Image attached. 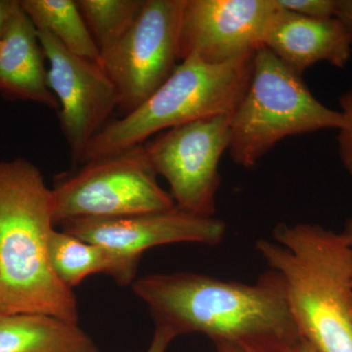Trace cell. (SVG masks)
Wrapping results in <instances>:
<instances>
[{
  "label": "cell",
  "mask_w": 352,
  "mask_h": 352,
  "mask_svg": "<svg viewBox=\"0 0 352 352\" xmlns=\"http://www.w3.org/2000/svg\"><path fill=\"white\" fill-rule=\"evenodd\" d=\"M38 31L47 32L73 54L101 64V53L76 0H19Z\"/></svg>",
  "instance_id": "cell-16"
},
{
  "label": "cell",
  "mask_w": 352,
  "mask_h": 352,
  "mask_svg": "<svg viewBox=\"0 0 352 352\" xmlns=\"http://www.w3.org/2000/svg\"><path fill=\"white\" fill-rule=\"evenodd\" d=\"M19 0H0V36Z\"/></svg>",
  "instance_id": "cell-21"
},
{
  "label": "cell",
  "mask_w": 352,
  "mask_h": 352,
  "mask_svg": "<svg viewBox=\"0 0 352 352\" xmlns=\"http://www.w3.org/2000/svg\"><path fill=\"white\" fill-rule=\"evenodd\" d=\"M50 259L58 279L71 289L90 275L101 273L113 277L120 285H131L140 261L138 256L113 251L56 229L50 236Z\"/></svg>",
  "instance_id": "cell-14"
},
{
  "label": "cell",
  "mask_w": 352,
  "mask_h": 352,
  "mask_svg": "<svg viewBox=\"0 0 352 352\" xmlns=\"http://www.w3.org/2000/svg\"><path fill=\"white\" fill-rule=\"evenodd\" d=\"M60 226L80 239L140 258L145 251L160 245H219L227 228L223 220L192 214L176 206L118 219L69 220Z\"/></svg>",
  "instance_id": "cell-11"
},
{
  "label": "cell",
  "mask_w": 352,
  "mask_h": 352,
  "mask_svg": "<svg viewBox=\"0 0 352 352\" xmlns=\"http://www.w3.org/2000/svg\"><path fill=\"white\" fill-rule=\"evenodd\" d=\"M214 344L217 352H245L242 346L230 342H217Z\"/></svg>",
  "instance_id": "cell-25"
},
{
  "label": "cell",
  "mask_w": 352,
  "mask_h": 352,
  "mask_svg": "<svg viewBox=\"0 0 352 352\" xmlns=\"http://www.w3.org/2000/svg\"><path fill=\"white\" fill-rule=\"evenodd\" d=\"M264 46L302 76L320 62L346 68L352 54V32L339 18L314 19L281 7L268 30Z\"/></svg>",
  "instance_id": "cell-12"
},
{
  "label": "cell",
  "mask_w": 352,
  "mask_h": 352,
  "mask_svg": "<svg viewBox=\"0 0 352 352\" xmlns=\"http://www.w3.org/2000/svg\"><path fill=\"white\" fill-rule=\"evenodd\" d=\"M55 226L69 220L118 219L175 207L157 182L144 145L98 157L56 176Z\"/></svg>",
  "instance_id": "cell-6"
},
{
  "label": "cell",
  "mask_w": 352,
  "mask_h": 352,
  "mask_svg": "<svg viewBox=\"0 0 352 352\" xmlns=\"http://www.w3.org/2000/svg\"><path fill=\"white\" fill-rule=\"evenodd\" d=\"M132 291L156 325L176 336L203 333L214 344H282L300 337L283 280L266 271L256 283L194 272L155 273L134 280Z\"/></svg>",
  "instance_id": "cell-1"
},
{
  "label": "cell",
  "mask_w": 352,
  "mask_h": 352,
  "mask_svg": "<svg viewBox=\"0 0 352 352\" xmlns=\"http://www.w3.org/2000/svg\"><path fill=\"white\" fill-rule=\"evenodd\" d=\"M336 17L342 21L352 32V0H338Z\"/></svg>",
  "instance_id": "cell-22"
},
{
  "label": "cell",
  "mask_w": 352,
  "mask_h": 352,
  "mask_svg": "<svg viewBox=\"0 0 352 352\" xmlns=\"http://www.w3.org/2000/svg\"><path fill=\"white\" fill-rule=\"evenodd\" d=\"M184 2L144 0L124 38L101 55L102 67L117 89L124 116L147 100L179 64Z\"/></svg>",
  "instance_id": "cell-8"
},
{
  "label": "cell",
  "mask_w": 352,
  "mask_h": 352,
  "mask_svg": "<svg viewBox=\"0 0 352 352\" xmlns=\"http://www.w3.org/2000/svg\"><path fill=\"white\" fill-rule=\"evenodd\" d=\"M256 249L283 280L300 337L316 352H352V248L344 234L280 223Z\"/></svg>",
  "instance_id": "cell-3"
},
{
  "label": "cell",
  "mask_w": 352,
  "mask_h": 352,
  "mask_svg": "<svg viewBox=\"0 0 352 352\" xmlns=\"http://www.w3.org/2000/svg\"><path fill=\"white\" fill-rule=\"evenodd\" d=\"M254 54L219 65L194 57L180 61L147 100L91 139L80 164L145 144L173 127L232 116L251 82Z\"/></svg>",
  "instance_id": "cell-4"
},
{
  "label": "cell",
  "mask_w": 352,
  "mask_h": 352,
  "mask_svg": "<svg viewBox=\"0 0 352 352\" xmlns=\"http://www.w3.org/2000/svg\"><path fill=\"white\" fill-rule=\"evenodd\" d=\"M47 61V80L59 104V122L74 163L104 127L119 95L100 63L69 52L47 32L38 31Z\"/></svg>",
  "instance_id": "cell-9"
},
{
  "label": "cell",
  "mask_w": 352,
  "mask_h": 352,
  "mask_svg": "<svg viewBox=\"0 0 352 352\" xmlns=\"http://www.w3.org/2000/svg\"><path fill=\"white\" fill-rule=\"evenodd\" d=\"M340 105L346 124L338 135L339 157L344 168L352 175V88L340 97Z\"/></svg>",
  "instance_id": "cell-19"
},
{
  "label": "cell",
  "mask_w": 352,
  "mask_h": 352,
  "mask_svg": "<svg viewBox=\"0 0 352 352\" xmlns=\"http://www.w3.org/2000/svg\"><path fill=\"white\" fill-rule=\"evenodd\" d=\"M242 347L245 352H281L279 344H270V342L248 344Z\"/></svg>",
  "instance_id": "cell-24"
},
{
  "label": "cell",
  "mask_w": 352,
  "mask_h": 352,
  "mask_svg": "<svg viewBox=\"0 0 352 352\" xmlns=\"http://www.w3.org/2000/svg\"><path fill=\"white\" fill-rule=\"evenodd\" d=\"M280 9L277 0H185L179 61L219 65L254 54Z\"/></svg>",
  "instance_id": "cell-10"
},
{
  "label": "cell",
  "mask_w": 352,
  "mask_h": 352,
  "mask_svg": "<svg viewBox=\"0 0 352 352\" xmlns=\"http://www.w3.org/2000/svg\"><path fill=\"white\" fill-rule=\"evenodd\" d=\"M175 338L177 336L170 329L156 325L153 339L146 352H166Z\"/></svg>",
  "instance_id": "cell-20"
},
{
  "label": "cell",
  "mask_w": 352,
  "mask_h": 352,
  "mask_svg": "<svg viewBox=\"0 0 352 352\" xmlns=\"http://www.w3.org/2000/svg\"><path fill=\"white\" fill-rule=\"evenodd\" d=\"M344 124L342 113L317 100L302 76L264 46L254 54L249 87L231 116L228 151L234 163L251 168L284 139Z\"/></svg>",
  "instance_id": "cell-5"
},
{
  "label": "cell",
  "mask_w": 352,
  "mask_h": 352,
  "mask_svg": "<svg viewBox=\"0 0 352 352\" xmlns=\"http://www.w3.org/2000/svg\"><path fill=\"white\" fill-rule=\"evenodd\" d=\"M45 63L38 30L18 2L0 36V95L59 110Z\"/></svg>",
  "instance_id": "cell-13"
},
{
  "label": "cell",
  "mask_w": 352,
  "mask_h": 352,
  "mask_svg": "<svg viewBox=\"0 0 352 352\" xmlns=\"http://www.w3.org/2000/svg\"><path fill=\"white\" fill-rule=\"evenodd\" d=\"M344 234V237L346 238L347 242L349 243L352 248V217L347 220L346 226H344V231L342 232Z\"/></svg>",
  "instance_id": "cell-26"
},
{
  "label": "cell",
  "mask_w": 352,
  "mask_h": 352,
  "mask_svg": "<svg viewBox=\"0 0 352 352\" xmlns=\"http://www.w3.org/2000/svg\"><path fill=\"white\" fill-rule=\"evenodd\" d=\"M279 6L285 10L314 18V19H329L336 17L338 0H277Z\"/></svg>",
  "instance_id": "cell-18"
},
{
  "label": "cell",
  "mask_w": 352,
  "mask_h": 352,
  "mask_svg": "<svg viewBox=\"0 0 352 352\" xmlns=\"http://www.w3.org/2000/svg\"><path fill=\"white\" fill-rule=\"evenodd\" d=\"M230 120L231 116H219L196 120L161 132L143 144L180 210L214 217L220 160L230 146Z\"/></svg>",
  "instance_id": "cell-7"
},
{
  "label": "cell",
  "mask_w": 352,
  "mask_h": 352,
  "mask_svg": "<svg viewBox=\"0 0 352 352\" xmlns=\"http://www.w3.org/2000/svg\"><path fill=\"white\" fill-rule=\"evenodd\" d=\"M279 347L281 352H316L314 347L310 346L307 340H303L302 337L296 338V340L282 344Z\"/></svg>",
  "instance_id": "cell-23"
},
{
  "label": "cell",
  "mask_w": 352,
  "mask_h": 352,
  "mask_svg": "<svg viewBox=\"0 0 352 352\" xmlns=\"http://www.w3.org/2000/svg\"><path fill=\"white\" fill-rule=\"evenodd\" d=\"M52 189L25 159L0 161V312L78 324V300L51 267Z\"/></svg>",
  "instance_id": "cell-2"
},
{
  "label": "cell",
  "mask_w": 352,
  "mask_h": 352,
  "mask_svg": "<svg viewBox=\"0 0 352 352\" xmlns=\"http://www.w3.org/2000/svg\"><path fill=\"white\" fill-rule=\"evenodd\" d=\"M143 3L144 0H76L101 55L124 38Z\"/></svg>",
  "instance_id": "cell-17"
},
{
  "label": "cell",
  "mask_w": 352,
  "mask_h": 352,
  "mask_svg": "<svg viewBox=\"0 0 352 352\" xmlns=\"http://www.w3.org/2000/svg\"><path fill=\"white\" fill-rule=\"evenodd\" d=\"M0 352H99L78 324L41 314L0 312Z\"/></svg>",
  "instance_id": "cell-15"
}]
</instances>
